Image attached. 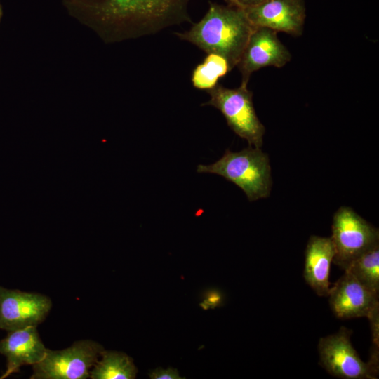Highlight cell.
<instances>
[{
    "label": "cell",
    "instance_id": "6da1fadb",
    "mask_svg": "<svg viewBox=\"0 0 379 379\" xmlns=\"http://www.w3.org/2000/svg\"><path fill=\"white\" fill-rule=\"evenodd\" d=\"M253 26L244 9L209 1L201 20L186 32L175 33L208 54L224 58L232 70L239 61Z\"/></svg>",
    "mask_w": 379,
    "mask_h": 379
},
{
    "label": "cell",
    "instance_id": "7a4b0ae2",
    "mask_svg": "<svg viewBox=\"0 0 379 379\" xmlns=\"http://www.w3.org/2000/svg\"><path fill=\"white\" fill-rule=\"evenodd\" d=\"M197 172L223 177L242 190L249 201L270 194L272 180L270 159L260 148L249 146L236 152L227 149L215 163L198 165Z\"/></svg>",
    "mask_w": 379,
    "mask_h": 379
},
{
    "label": "cell",
    "instance_id": "3957f363",
    "mask_svg": "<svg viewBox=\"0 0 379 379\" xmlns=\"http://www.w3.org/2000/svg\"><path fill=\"white\" fill-rule=\"evenodd\" d=\"M190 0H106L105 12L114 20L126 21L138 35H152L167 27L192 22Z\"/></svg>",
    "mask_w": 379,
    "mask_h": 379
},
{
    "label": "cell",
    "instance_id": "277c9868",
    "mask_svg": "<svg viewBox=\"0 0 379 379\" xmlns=\"http://www.w3.org/2000/svg\"><path fill=\"white\" fill-rule=\"evenodd\" d=\"M207 91L210 100L202 105L218 109L234 133L246 140L249 146L260 148L265 128L255 113L253 93L247 86L229 88L217 84Z\"/></svg>",
    "mask_w": 379,
    "mask_h": 379
},
{
    "label": "cell",
    "instance_id": "5b68a950",
    "mask_svg": "<svg viewBox=\"0 0 379 379\" xmlns=\"http://www.w3.org/2000/svg\"><path fill=\"white\" fill-rule=\"evenodd\" d=\"M330 237L335 250L333 262L345 270L363 252L379 242L378 229L352 208L341 206L334 214Z\"/></svg>",
    "mask_w": 379,
    "mask_h": 379
},
{
    "label": "cell",
    "instance_id": "8992f818",
    "mask_svg": "<svg viewBox=\"0 0 379 379\" xmlns=\"http://www.w3.org/2000/svg\"><path fill=\"white\" fill-rule=\"evenodd\" d=\"M104 347L98 343L84 340L66 349H47L44 359L33 365L31 379H86Z\"/></svg>",
    "mask_w": 379,
    "mask_h": 379
},
{
    "label": "cell",
    "instance_id": "52a82bcc",
    "mask_svg": "<svg viewBox=\"0 0 379 379\" xmlns=\"http://www.w3.org/2000/svg\"><path fill=\"white\" fill-rule=\"evenodd\" d=\"M352 331L341 327L332 335L320 338L318 351L321 364L333 376L344 379H375L377 373L363 361L352 347Z\"/></svg>",
    "mask_w": 379,
    "mask_h": 379
},
{
    "label": "cell",
    "instance_id": "ba28073f",
    "mask_svg": "<svg viewBox=\"0 0 379 379\" xmlns=\"http://www.w3.org/2000/svg\"><path fill=\"white\" fill-rule=\"evenodd\" d=\"M52 307L46 295L0 286V329L11 331L42 323Z\"/></svg>",
    "mask_w": 379,
    "mask_h": 379
},
{
    "label": "cell",
    "instance_id": "9c48e42d",
    "mask_svg": "<svg viewBox=\"0 0 379 379\" xmlns=\"http://www.w3.org/2000/svg\"><path fill=\"white\" fill-rule=\"evenodd\" d=\"M277 32L264 27H255L237 65L241 84L247 86L253 72L265 67H282L291 60V54L281 42Z\"/></svg>",
    "mask_w": 379,
    "mask_h": 379
},
{
    "label": "cell",
    "instance_id": "30bf717a",
    "mask_svg": "<svg viewBox=\"0 0 379 379\" xmlns=\"http://www.w3.org/2000/svg\"><path fill=\"white\" fill-rule=\"evenodd\" d=\"M244 11L255 27H264L294 36L303 33L306 17L305 0H262Z\"/></svg>",
    "mask_w": 379,
    "mask_h": 379
},
{
    "label": "cell",
    "instance_id": "8fae6325",
    "mask_svg": "<svg viewBox=\"0 0 379 379\" xmlns=\"http://www.w3.org/2000/svg\"><path fill=\"white\" fill-rule=\"evenodd\" d=\"M328 297L332 312L341 319L368 317L379 307V296L362 286L347 270L331 288Z\"/></svg>",
    "mask_w": 379,
    "mask_h": 379
},
{
    "label": "cell",
    "instance_id": "7c38bea8",
    "mask_svg": "<svg viewBox=\"0 0 379 379\" xmlns=\"http://www.w3.org/2000/svg\"><path fill=\"white\" fill-rule=\"evenodd\" d=\"M46 351L36 327L8 331L7 336L0 340V353L6 357V369L0 379L19 372L22 366L39 363Z\"/></svg>",
    "mask_w": 379,
    "mask_h": 379
},
{
    "label": "cell",
    "instance_id": "4fadbf2b",
    "mask_svg": "<svg viewBox=\"0 0 379 379\" xmlns=\"http://www.w3.org/2000/svg\"><path fill=\"white\" fill-rule=\"evenodd\" d=\"M334 255L331 237L316 235L310 237L305 253L303 277L319 296H328L331 289L329 274Z\"/></svg>",
    "mask_w": 379,
    "mask_h": 379
},
{
    "label": "cell",
    "instance_id": "5bb4252c",
    "mask_svg": "<svg viewBox=\"0 0 379 379\" xmlns=\"http://www.w3.org/2000/svg\"><path fill=\"white\" fill-rule=\"evenodd\" d=\"M90 372L92 379H133L138 369L131 357L117 351L103 350Z\"/></svg>",
    "mask_w": 379,
    "mask_h": 379
},
{
    "label": "cell",
    "instance_id": "9a60e30c",
    "mask_svg": "<svg viewBox=\"0 0 379 379\" xmlns=\"http://www.w3.org/2000/svg\"><path fill=\"white\" fill-rule=\"evenodd\" d=\"M345 270L366 288L379 296V242L359 255Z\"/></svg>",
    "mask_w": 379,
    "mask_h": 379
},
{
    "label": "cell",
    "instance_id": "2e32d148",
    "mask_svg": "<svg viewBox=\"0 0 379 379\" xmlns=\"http://www.w3.org/2000/svg\"><path fill=\"white\" fill-rule=\"evenodd\" d=\"M230 71L229 65L224 58L210 53L194 69L191 81L194 88L208 91L218 84L221 77Z\"/></svg>",
    "mask_w": 379,
    "mask_h": 379
},
{
    "label": "cell",
    "instance_id": "e0dca14e",
    "mask_svg": "<svg viewBox=\"0 0 379 379\" xmlns=\"http://www.w3.org/2000/svg\"><path fill=\"white\" fill-rule=\"evenodd\" d=\"M149 378L152 379H181L183 378L180 377L178 371L175 368H168L164 369L159 367L154 370H152L149 373Z\"/></svg>",
    "mask_w": 379,
    "mask_h": 379
},
{
    "label": "cell",
    "instance_id": "ac0fdd59",
    "mask_svg": "<svg viewBox=\"0 0 379 379\" xmlns=\"http://www.w3.org/2000/svg\"><path fill=\"white\" fill-rule=\"evenodd\" d=\"M222 303V296L216 291H208L201 306L204 310L219 307Z\"/></svg>",
    "mask_w": 379,
    "mask_h": 379
},
{
    "label": "cell",
    "instance_id": "d6986e66",
    "mask_svg": "<svg viewBox=\"0 0 379 379\" xmlns=\"http://www.w3.org/2000/svg\"><path fill=\"white\" fill-rule=\"evenodd\" d=\"M227 5L237 7L241 9H246L248 8L255 6L259 4L262 0H224Z\"/></svg>",
    "mask_w": 379,
    "mask_h": 379
}]
</instances>
